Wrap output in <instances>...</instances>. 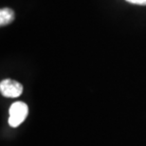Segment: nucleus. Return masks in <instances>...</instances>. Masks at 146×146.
<instances>
[{"label": "nucleus", "instance_id": "obj_1", "mask_svg": "<svg viewBox=\"0 0 146 146\" xmlns=\"http://www.w3.org/2000/svg\"><path fill=\"white\" fill-rule=\"evenodd\" d=\"M9 124L11 127H17L25 121L29 113V107L23 102H15L11 106Z\"/></svg>", "mask_w": 146, "mask_h": 146}, {"label": "nucleus", "instance_id": "obj_2", "mask_svg": "<svg viewBox=\"0 0 146 146\" xmlns=\"http://www.w3.org/2000/svg\"><path fill=\"white\" fill-rule=\"evenodd\" d=\"M0 92L6 98H17L22 94V84L11 79H6L0 83Z\"/></svg>", "mask_w": 146, "mask_h": 146}, {"label": "nucleus", "instance_id": "obj_3", "mask_svg": "<svg viewBox=\"0 0 146 146\" xmlns=\"http://www.w3.org/2000/svg\"><path fill=\"white\" fill-rule=\"evenodd\" d=\"M14 20V13L11 9L3 8L0 11V25L1 27L11 24Z\"/></svg>", "mask_w": 146, "mask_h": 146}, {"label": "nucleus", "instance_id": "obj_4", "mask_svg": "<svg viewBox=\"0 0 146 146\" xmlns=\"http://www.w3.org/2000/svg\"><path fill=\"white\" fill-rule=\"evenodd\" d=\"M125 1L131 3V4L141 5V6H146V0H125Z\"/></svg>", "mask_w": 146, "mask_h": 146}]
</instances>
